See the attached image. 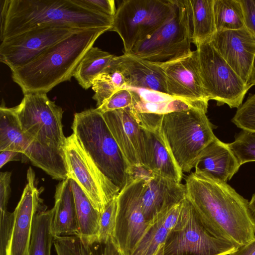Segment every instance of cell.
Instances as JSON below:
<instances>
[{
	"mask_svg": "<svg viewBox=\"0 0 255 255\" xmlns=\"http://www.w3.org/2000/svg\"><path fill=\"white\" fill-rule=\"evenodd\" d=\"M192 37L189 0H175L166 21L128 54L158 64L167 63L191 53Z\"/></svg>",
	"mask_w": 255,
	"mask_h": 255,
	"instance_id": "7",
	"label": "cell"
},
{
	"mask_svg": "<svg viewBox=\"0 0 255 255\" xmlns=\"http://www.w3.org/2000/svg\"><path fill=\"white\" fill-rule=\"evenodd\" d=\"M239 246L218 238L205 228L186 198L179 222L163 244L164 255H228Z\"/></svg>",
	"mask_w": 255,
	"mask_h": 255,
	"instance_id": "9",
	"label": "cell"
},
{
	"mask_svg": "<svg viewBox=\"0 0 255 255\" xmlns=\"http://www.w3.org/2000/svg\"><path fill=\"white\" fill-rule=\"evenodd\" d=\"M228 145L241 165L255 161V131L243 130Z\"/></svg>",
	"mask_w": 255,
	"mask_h": 255,
	"instance_id": "30",
	"label": "cell"
},
{
	"mask_svg": "<svg viewBox=\"0 0 255 255\" xmlns=\"http://www.w3.org/2000/svg\"><path fill=\"white\" fill-rule=\"evenodd\" d=\"M185 185L186 198L211 234L239 246L255 237L249 201L227 183L194 171Z\"/></svg>",
	"mask_w": 255,
	"mask_h": 255,
	"instance_id": "1",
	"label": "cell"
},
{
	"mask_svg": "<svg viewBox=\"0 0 255 255\" xmlns=\"http://www.w3.org/2000/svg\"><path fill=\"white\" fill-rule=\"evenodd\" d=\"M105 255H125L113 242L112 239L104 245Z\"/></svg>",
	"mask_w": 255,
	"mask_h": 255,
	"instance_id": "43",
	"label": "cell"
},
{
	"mask_svg": "<svg viewBox=\"0 0 255 255\" xmlns=\"http://www.w3.org/2000/svg\"><path fill=\"white\" fill-rule=\"evenodd\" d=\"M108 28L81 29L42 52L29 64L11 71L13 81L27 93H47L70 81L87 51Z\"/></svg>",
	"mask_w": 255,
	"mask_h": 255,
	"instance_id": "3",
	"label": "cell"
},
{
	"mask_svg": "<svg viewBox=\"0 0 255 255\" xmlns=\"http://www.w3.org/2000/svg\"><path fill=\"white\" fill-rule=\"evenodd\" d=\"M87 7L114 17L116 10L114 0H76Z\"/></svg>",
	"mask_w": 255,
	"mask_h": 255,
	"instance_id": "37",
	"label": "cell"
},
{
	"mask_svg": "<svg viewBox=\"0 0 255 255\" xmlns=\"http://www.w3.org/2000/svg\"><path fill=\"white\" fill-rule=\"evenodd\" d=\"M130 108L102 113L113 137L131 169L145 168L142 128Z\"/></svg>",
	"mask_w": 255,
	"mask_h": 255,
	"instance_id": "17",
	"label": "cell"
},
{
	"mask_svg": "<svg viewBox=\"0 0 255 255\" xmlns=\"http://www.w3.org/2000/svg\"><path fill=\"white\" fill-rule=\"evenodd\" d=\"M115 55L92 46L78 64L73 77L84 89L92 87L94 79L102 73Z\"/></svg>",
	"mask_w": 255,
	"mask_h": 255,
	"instance_id": "26",
	"label": "cell"
},
{
	"mask_svg": "<svg viewBox=\"0 0 255 255\" xmlns=\"http://www.w3.org/2000/svg\"><path fill=\"white\" fill-rule=\"evenodd\" d=\"M21 129L36 146L60 159L65 158L66 138L62 123L64 113L44 93L24 94L21 103L13 107Z\"/></svg>",
	"mask_w": 255,
	"mask_h": 255,
	"instance_id": "6",
	"label": "cell"
},
{
	"mask_svg": "<svg viewBox=\"0 0 255 255\" xmlns=\"http://www.w3.org/2000/svg\"><path fill=\"white\" fill-rule=\"evenodd\" d=\"M155 255H163V245H162L158 249Z\"/></svg>",
	"mask_w": 255,
	"mask_h": 255,
	"instance_id": "46",
	"label": "cell"
},
{
	"mask_svg": "<svg viewBox=\"0 0 255 255\" xmlns=\"http://www.w3.org/2000/svg\"><path fill=\"white\" fill-rule=\"evenodd\" d=\"M11 173L5 171L0 174V212L7 211V206L10 195Z\"/></svg>",
	"mask_w": 255,
	"mask_h": 255,
	"instance_id": "38",
	"label": "cell"
},
{
	"mask_svg": "<svg viewBox=\"0 0 255 255\" xmlns=\"http://www.w3.org/2000/svg\"><path fill=\"white\" fill-rule=\"evenodd\" d=\"M175 0H126L116 10L110 31L121 38L124 53L154 33L169 17Z\"/></svg>",
	"mask_w": 255,
	"mask_h": 255,
	"instance_id": "8",
	"label": "cell"
},
{
	"mask_svg": "<svg viewBox=\"0 0 255 255\" xmlns=\"http://www.w3.org/2000/svg\"><path fill=\"white\" fill-rule=\"evenodd\" d=\"M207 112L193 108L162 115L163 138L183 173L194 167L201 152L217 137Z\"/></svg>",
	"mask_w": 255,
	"mask_h": 255,
	"instance_id": "5",
	"label": "cell"
},
{
	"mask_svg": "<svg viewBox=\"0 0 255 255\" xmlns=\"http://www.w3.org/2000/svg\"><path fill=\"white\" fill-rule=\"evenodd\" d=\"M69 179L77 213L79 235L83 241L92 243L98 242L101 213L96 210L77 182Z\"/></svg>",
	"mask_w": 255,
	"mask_h": 255,
	"instance_id": "24",
	"label": "cell"
},
{
	"mask_svg": "<svg viewBox=\"0 0 255 255\" xmlns=\"http://www.w3.org/2000/svg\"><path fill=\"white\" fill-rule=\"evenodd\" d=\"M133 97L131 91L128 87L120 89L114 93L100 107L97 108L104 113L106 112L131 107Z\"/></svg>",
	"mask_w": 255,
	"mask_h": 255,
	"instance_id": "34",
	"label": "cell"
},
{
	"mask_svg": "<svg viewBox=\"0 0 255 255\" xmlns=\"http://www.w3.org/2000/svg\"><path fill=\"white\" fill-rule=\"evenodd\" d=\"M117 197L107 205L104 211L101 213L98 242L102 244H107L113 236L117 211Z\"/></svg>",
	"mask_w": 255,
	"mask_h": 255,
	"instance_id": "31",
	"label": "cell"
},
{
	"mask_svg": "<svg viewBox=\"0 0 255 255\" xmlns=\"http://www.w3.org/2000/svg\"><path fill=\"white\" fill-rule=\"evenodd\" d=\"M228 255H255V237L250 242L239 246L236 250Z\"/></svg>",
	"mask_w": 255,
	"mask_h": 255,
	"instance_id": "41",
	"label": "cell"
},
{
	"mask_svg": "<svg viewBox=\"0 0 255 255\" xmlns=\"http://www.w3.org/2000/svg\"><path fill=\"white\" fill-rule=\"evenodd\" d=\"M113 61L123 73L126 87L168 94L165 74L159 64L126 54L115 56Z\"/></svg>",
	"mask_w": 255,
	"mask_h": 255,
	"instance_id": "19",
	"label": "cell"
},
{
	"mask_svg": "<svg viewBox=\"0 0 255 255\" xmlns=\"http://www.w3.org/2000/svg\"><path fill=\"white\" fill-rule=\"evenodd\" d=\"M12 150L26 156L31 162L34 157L32 141L22 131L13 108L0 107V151Z\"/></svg>",
	"mask_w": 255,
	"mask_h": 255,
	"instance_id": "23",
	"label": "cell"
},
{
	"mask_svg": "<svg viewBox=\"0 0 255 255\" xmlns=\"http://www.w3.org/2000/svg\"><path fill=\"white\" fill-rule=\"evenodd\" d=\"M197 47L200 73L210 100L218 106L238 109L250 89L217 51L210 42Z\"/></svg>",
	"mask_w": 255,
	"mask_h": 255,
	"instance_id": "10",
	"label": "cell"
},
{
	"mask_svg": "<svg viewBox=\"0 0 255 255\" xmlns=\"http://www.w3.org/2000/svg\"><path fill=\"white\" fill-rule=\"evenodd\" d=\"M150 174L135 176L117 197L116 222L112 240L125 255H131L151 225L145 220L141 204L145 179Z\"/></svg>",
	"mask_w": 255,
	"mask_h": 255,
	"instance_id": "12",
	"label": "cell"
},
{
	"mask_svg": "<svg viewBox=\"0 0 255 255\" xmlns=\"http://www.w3.org/2000/svg\"><path fill=\"white\" fill-rule=\"evenodd\" d=\"M244 11L246 27L255 37V0H240Z\"/></svg>",
	"mask_w": 255,
	"mask_h": 255,
	"instance_id": "39",
	"label": "cell"
},
{
	"mask_svg": "<svg viewBox=\"0 0 255 255\" xmlns=\"http://www.w3.org/2000/svg\"><path fill=\"white\" fill-rule=\"evenodd\" d=\"M52 229L54 237L78 236L79 226L74 200L68 178L56 186Z\"/></svg>",
	"mask_w": 255,
	"mask_h": 255,
	"instance_id": "22",
	"label": "cell"
},
{
	"mask_svg": "<svg viewBox=\"0 0 255 255\" xmlns=\"http://www.w3.org/2000/svg\"><path fill=\"white\" fill-rule=\"evenodd\" d=\"M186 196L185 184L152 173L145 179L141 196L146 221L151 224L160 214L182 202Z\"/></svg>",
	"mask_w": 255,
	"mask_h": 255,
	"instance_id": "18",
	"label": "cell"
},
{
	"mask_svg": "<svg viewBox=\"0 0 255 255\" xmlns=\"http://www.w3.org/2000/svg\"><path fill=\"white\" fill-rule=\"evenodd\" d=\"M249 207L252 214L255 218V193L252 196L250 201L249 202Z\"/></svg>",
	"mask_w": 255,
	"mask_h": 255,
	"instance_id": "45",
	"label": "cell"
},
{
	"mask_svg": "<svg viewBox=\"0 0 255 255\" xmlns=\"http://www.w3.org/2000/svg\"><path fill=\"white\" fill-rule=\"evenodd\" d=\"M73 133L100 170L120 192L133 180V172L97 108L74 114Z\"/></svg>",
	"mask_w": 255,
	"mask_h": 255,
	"instance_id": "4",
	"label": "cell"
},
{
	"mask_svg": "<svg viewBox=\"0 0 255 255\" xmlns=\"http://www.w3.org/2000/svg\"><path fill=\"white\" fill-rule=\"evenodd\" d=\"M232 122L243 130L255 131V94H250L247 100L237 109Z\"/></svg>",
	"mask_w": 255,
	"mask_h": 255,
	"instance_id": "32",
	"label": "cell"
},
{
	"mask_svg": "<svg viewBox=\"0 0 255 255\" xmlns=\"http://www.w3.org/2000/svg\"><path fill=\"white\" fill-rule=\"evenodd\" d=\"M241 166L228 143L216 137L201 152L194 168L196 172L227 183Z\"/></svg>",
	"mask_w": 255,
	"mask_h": 255,
	"instance_id": "21",
	"label": "cell"
},
{
	"mask_svg": "<svg viewBox=\"0 0 255 255\" xmlns=\"http://www.w3.org/2000/svg\"><path fill=\"white\" fill-rule=\"evenodd\" d=\"M35 183L34 171L29 167L27 183L13 212V225L6 255H28L34 217L43 207Z\"/></svg>",
	"mask_w": 255,
	"mask_h": 255,
	"instance_id": "14",
	"label": "cell"
},
{
	"mask_svg": "<svg viewBox=\"0 0 255 255\" xmlns=\"http://www.w3.org/2000/svg\"><path fill=\"white\" fill-rule=\"evenodd\" d=\"M22 153L12 150L0 151V168H1L6 163L10 161L19 160L18 156Z\"/></svg>",
	"mask_w": 255,
	"mask_h": 255,
	"instance_id": "42",
	"label": "cell"
},
{
	"mask_svg": "<svg viewBox=\"0 0 255 255\" xmlns=\"http://www.w3.org/2000/svg\"><path fill=\"white\" fill-rule=\"evenodd\" d=\"M14 221V214L7 210L0 212V255H6Z\"/></svg>",
	"mask_w": 255,
	"mask_h": 255,
	"instance_id": "36",
	"label": "cell"
},
{
	"mask_svg": "<svg viewBox=\"0 0 255 255\" xmlns=\"http://www.w3.org/2000/svg\"><path fill=\"white\" fill-rule=\"evenodd\" d=\"M213 10L216 32L238 30L246 27L240 0H214Z\"/></svg>",
	"mask_w": 255,
	"mask_h": 255,
	"instance_id": "28",
	"label": "cell"
},
{
	"mask_svg": "<svg viewBox=\"0 0 255 255\" xmlns=\"http://www.w3.org/2000/svg\"><path fill=\"white\" fill-rule=\"evenodd\" d=\"M255 85V57L250 74V78L248 82V86L251 88Z\"/></svg>",
	"mask_w": 255,
	"mask_h": 255,
	"instance_id": "44",
	"label": "cell"
},
{
	"mask_svg": "<svg viewBox=\"0 0 255 255\" xmlns=\"http://www.w3.org/2000/svg\"><path fill=\"white\" fill-rule=\"evenodd\" d=\"M0 41L41 27L110 30L114 19L76 0H0Z\"/></svg>",
	"mask_w": 255,
	"mask_h": 255,
	"instance_id": "2",
	"label": "cell"
},
{
	"mask_svg": "<svg viewBox=\"0 0 255 255\" xmlns=\"http://www.w3.org/2000/svg\"><path fill=\"white\" fill-rule=\"evenodd\" d=\"M53 244L57 255H75L63 236L55 238Z\"/></svg>",
	"mask_w": 255,
	"mask_h": 255,
	"instance_id": "40",
	"label": "cell"
},
{
	"mask_svg": "<svg viewBox=\"0 0 255 255\" xmlns=\"http://www.w3.org/2000/svg\"><path fill=\"white\" fill-rule=\"evenodd\" d=\"M145 168L160 176L181 183L183 172L163 138L160 126L156 129L142 128Z\"/></svg>",
	"mask_w": 255,
	"mask_h": 255,
	"instance_id": "20",
	"label": "cell"
},
{
	"mask_svg": "<svg viewBox=\"0 0 255 255\" xmlns=\"http://www.w3.org/2000/svg\"><path fill=\"white\" fill-rule=\"evenodd\" d=\"M210 43L248 85L255 57V37L248 29L216 32Z\"/></svg>",
	"mask_w": 255,
	"mask_h": 255,
	"instance_id": "16",
	"label": "cell"
},
{
	"mask_svg": "<svg viewBox=\"0 0 255 255\" xmlns=\"http://www.w3.org/2000/svg\"><path fill=\"white\" fill-rule=\"evenodd\" d=\"M159 65L165 74L169 95L208 103L210 100L202 81L197 50L186 56Z\"/></svg>",
	"mask_w": 255,
	"mask_h": 255,
	"instance_id": "15",
	"label": "cell"
},
{
	"mask_svg": "<svg viewBox=\"0 0 255 255\" xmlns=\"http://www.w3.org/2000/svg\"><path fill=\"white\" fill-rule=\"evenodd\" d=\"M192 26V43L196 46L210 42L216 33L214 0H189Z\"/></svg>",
	"mask_w": 255,
	"mask_h": 255,
	"instance_id": "25",
	"label": "cell"
},
{
	"mask_svg": "<svg viewBox=\"0 0 255 255\" xmlns=\"http://www.w3.org/2000/svg\"><path fill=\"white\" fill-rule=\"evenodd\" d=\"M53 210L43 206L34 216L28 255H51L55 237L52 229Z\"/></svg>",
	"mask_w": 255,
	"mask_h": 255,
	"instance_id": "27",
	"label": "cell"
},
{
	"mask_svg": "<svg viewBox=\"0 0 255 255\" xmlns=\"http://www.w3.org/2000/svg\"><path fill=\"white\" fill-rule=\"evenodd\" d=\"M79 29L41 27L5 39L0 45V61L13 71L29 64L47 48Z\"/></svg>",
	"mask_w": 255,
	"mask_h": 255,
	"instance_id": "13",
	"label": "cell"
},
{
	"mask_svg": "<svg viewBox=\"0 0 255 255\" xmlns=\"http://www.w3.org/2000/svg\"><path fill=\"white\" fill-rule=\"evenodd\" d=\"M63 237L75 255H105V244L98 242L90 243L78 236Z\"/></svg>",
	"mask_w": 255,
	"mask_h": 255,
	"instance_id": "35",
	"label": "cell"
},
{
	"mask_svg": "<svg viewBox=\"0 0 255 255\" xmlns=\"http://www.w3.org/2000/svg\"><path fill=\"white\" fill-rule=\"evenodd\" d=\"M92 88L95 92L92 98L97 102V108L100 107L119 90L114 84L110 74L104 72L94 79Z\"/></svg>",
	"mask_w": 255,
	"mask_h": 255,
	"instance_id": "33",
	"label": "cell"
},
{
	"mask_svg": "<svg viewBox=\"0 0 255 255\" xmlns=\"http://www.w3.org/2000/svg\"><path fill=\"white\" fill-rule=\"evenodd\" d=\"M162 214L150 225L131 255H155L164 244L172 229L165 223Z\"/></svg>",
	"mask_w": 255,
	"mask_h": 255,
	"instance_id": "29",
	"label": "cell"
},
{
	"mask_svg": "<svg viewBox=\"0 0 255 255\" xmlns=\"http://www.w3.org/2000/svg\"><path fill=\"white\" fill-rule=\"evenodd\" d=\"M64 150L68 178L77 182L94 207L102 213L119 189L100 170L73 133L66 138Z\"/></svg>",
	"mask_w": 255,
	"mask_h": 255,
	"instance_id": "11",
	"label": "cell"
}]
</instances>
